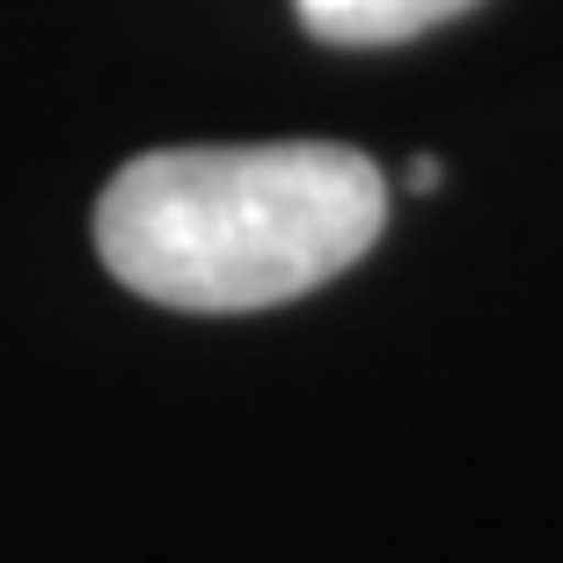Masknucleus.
I'll return each mask as SVG.
<instances>
[{"mask_svg":"<svg viewBox=\"0 0 563 563\" xmlns=\"http://www.w3.org/2000/svg\"><path fill=\"white\" fill-rule=\"evenodd\" d=\"M388 184L336 140L162 146L96 198L118 286L184 314H256L330 286L380 242Z\"/></svg>","mask_w":563,"mask_h":563,"instance_id":"1","label":"nucleus"},{"mask_svg":"<svg viewBox=\"0 0 563 563\" xmlns=\"http://www.w3.org/2000/svg\"><path fill=\"white\" fill-rule=\"evenodd\" d=\"M300 30L314 44H344V52H380V44H410L439 22L468 15L476 0H292Z\"/></svg>","mask_w":563,"mask_h":563,"instance_id":"2","label":"nucleus"},{"mask_svg":"<svg viewBox=\"0 0 563 563\" xmlns=\"http://www.w3.org/2000/svg\"><path fill=\"white\" fill-rule=\"evenodd\" d=\"M439 176H446V168H439L432 154H424V162H410V190H439Z\"/></svg>","mask_w":563,"mask_h":563,"instance_id":"3","label":"nucleus"}]
</instances>
